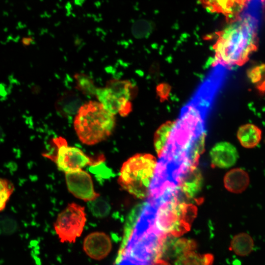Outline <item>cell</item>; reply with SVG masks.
<instances>
[{"label": "cell", "instance_id": "cell-24", "mask_svg": "<svg viewBox=\"0 0 265 265\" xmlns=\"http://www.w3.org/2000/svg\"><path fill=\"white\" fill-rule=\"evenodd\" d=\"M175 265H203L202 255L189 252L178 258Z\"/></svg>", "mask_w": 265, "mask_h": 265}, {"label": "cell", "instance_id": "cell-5", "mask_svg": "<svg viewBox=\"0 0 265 265\" xmlns=\"http://www.w3.org/2000/svg\"><path fill=\"white\" fill-rule=\"evenodd\" d=\"M157 162L149 154H137L125 161L118 178L120 186L136 198L144 199L149 196Z\"/></svg>", "mask_w": 265, "mask_h": 265}, {"label": "cell", "instance_id": "cell-6", "mask_svg": "<svg viewBox=\"0 0 265 265\" xmlns=\"http://www.w3.org/2000/svg\"><path fill=\"white\" fill-rule=\"evenodd\" d=\"M53 143L56 147L53 154L45 153L43 156L53 161L60 170L65 173L81 170L87 165L93 166L103 162V155L89 157L80 149L68 146L66 140L62 137L54 138Z\"/></svg>", "mask_w": 265, "mask_h": 265}, {"label": "cell", "instance_id": "cell-1", "mask_svg": "<svg viewBox=\"0 0 265 265\" xmlns=\"http://www.w3.org/2000/svg\"><path fill=\"white\" fill-rule=\"evenodd\" d=\"M214 94L199 88L175 121L159 162L172 171L196 166L204 150L206 117Z\"/></svg>", "mask_w": 265, "mask_h": 265}, {"label": "cell", "instance_id": "cell-21", "mask_svg": "<svg viewBox=\"0 0 265 265\" xmlns=\"http://www.w3.org/2000/svg\"><path fill=\"white\" fill-rule=\"evenodd\" d=\"M74 77L78 89L84 94L95 95L97 88L91 79L82 74H77Z\"/></svg>", "mask_w": 265, "mask_h": 265}, {"label": "cell", "instance_id": "cell-17", "mask_svg": "<svg viewBox=\"0 0 265 265\" xmlns=\"http://www.w3.org/2000/svg\"><path fill=\"white\" fill-rule=\"evenodd\" d=\"M254 242L248 234L244 233L238 234L234 237L231 241L230 249L237 255L245 256L252 251Z\"/></svg>", "mask_w": 265, "mask_h": 265}, {"label": "cell", "instance_id": "cell-4", "mask_svg": "<svg viewBox=\"0 0 265 265\" xmlns=\"http://www.w3.org/2000/svg\"><path fill=\"white\" fill-rule=\"evenodd\" d=\"M115 126L114 115L98 102L82 105L76 113L74 127L80 141L86 145L97 144L107 138Z\"/></svg>", "mask_w": 265, "mask_h": 265}, {"label": "cell", "instance_id": "cell-29", "mask_svg": "<svg viewBox=\"0 0 265 265\" xmlns=\"http://www.w3.org/2000/svg\"><path fill=\"white\" fill-rule=\"evenodd\" d=\"M22 43L25 46H28L33 42V38L30 37H25L22 39Z\"/></svg>", "mask_w": 265, "mask_h": 265}, {"label": "cell", "instance_id": "cell-27", "mask_svg": "<svg viewBox=\"0 0 265 265\" xmlns=\"http://www.w3.org/2000/svg\"><path fill=\"white\" fill-rule=\"evenodd\" d=\"M170 92L171 86L166 83H160L157 87V93L161 102L167 100Z\"/></svg>", "mask_w": 265, "mask_h": 265}, {"label": "cell", "instance_id": "cell-15", "mask_svg": "<svg viewBox=\"0 0 265 265\" xmlns=\"http://www.w3.org/2000/svg\"><path fill=\"white\" fill-rule=\"evenodd\" d=\"M237 137L242 146L253 148L259 144L262 138V131L254 124H246L238 128Z\"/></svg>", "mask_w": 265, "mask_h": 265}, {"label": "cell", "instance_id": "cell-20", "mask_svg": "<svg viewBox=\"0 0 265 265\" xmlns=\"http://www.w3.org/2000/svg\"><path fill=\"white\" fill-rule=\"evenodd\" d=\"M197 247L195 241L192 239L186 238L176 239L174 241L172 246L173 258H179L190 251H194Z\"/></svg>", "mask_w": 265, "mask_h": 265}, {"label": "cell", "instance_id": "cell-26", "mask_svg": "<svg viewBox=\"0 0 265 265\" xmlns=\"http://www.w3.org/2000/svg\"><path fill=\"white\" fill-rule=\"evenodd\" d=\"M90 170L100 178H108L112 175L111 171L103 164V162L91 166Z\"/></svg>", "mask_w": 265, "mask_h": 265}, {"label": "cell", "instance_id": "cell-23", "mask_svg": "<svg viewBox=\"0 0 265 265\" xmlns=\"http://www.w3.org/2000/svg\"><path fill=\"white\" fill-rule=\"evenodd\" d=\"M18 229V223L13 217L8 215L0 216V234L11 235Z\"/></svg>", "mask_w": 265, "mask_h": 265}, {"label": "cell", "instance_id": "cell-18", "mask_svg": "<svg viewBox=\"0 0 265 265\" xmlns=\"http://www.w3.org/2000/svg\"><path fill=\"white\" fill-rule=\"evenodd\" d=\"M175 121L165 122L159 127L154 135V144L159 157L161 154L167 143Z\"/></svg>", "mask_w": 265, "mask_h": 265}, {"label": "cell", "instance_id": "cell-10", "mask_svg": "<svg viewBox=\"0 0 265 265\" xmlns=\"http://www.w3.org/2000/svg\"><path fill=\"white\" fill-rule=\"evenodd\" d=\"M203 6L211 12L224 15L229 23L238 15L250 0H199Z\"/></svg>", "mask_w": 265, "mask_h": 265}, {"label": "cell", "instance_id": "cell-3", "mask_svg": "<svg viewBox=\"0 0 265 265\" xmlns=\"http://www.w3.org/2000/svg\"><path fill=\"white\" fill-rule=\"evenodd\" d=\"M217 34L213 46L215 53L214 66L219 65L230 68L241 66L257 50V34L250 17H238Z\"/></svg>", "mask_w": 265, "mask_h": 265}, {"label": "cell", "instance_id": "cell-25", "mask_svg": "<svg viewBox=\"0 0 265 265\" xmlns=\"http://www.w3.org/2000/svg\"><path fill=\"white\" fill-rule=\"evenodd\" d=\"M265 65L264 64L254 66L250 68L247 73L250 80L254 83L259 82L264 74Z\"/></svg>", "mask_w": 265, "mask_h": 265}, {"label": "cell", "instance_id": "cell-8", "mask_svg": "<svg viewBox=\"0 0 265 265\" xmlns=\"http://www.w3.org/2000/svg\"><path fill=\"white\" fill-rule=\"evenodd\" d=\"M65 180L69 191L79 199L90 201L100 196L94 190L90 175L81 169L65 173Z\"/></svg>", "mask_w": 265, "mask_h": 265}, {"label": "cell", "instance_id": "cell-28", "mask_svg": "<svg viewBox=\"0 0 265 265\" xmlns=\"http://www.w3.org/2000/svg\"><path fill=\"white\" fill-rule=\"evenodd\" d=\"M203 265H212L213 262V256L211 254H206L202 255Z\"/></svg>", "mask_w": 265, "mask_h": 265}, {"label": "cell", "instance_id": "cell-7", "mask_svg": "<svg viewBox=\"0 0 265 265\" xmlns=\"http://www.w3.org/2000/svg\"><path fill=\"white\" fill-rule=\"evenodd\" d=\"M85 222L84 208L72 203L58 214L54 229L61 242L74 243L81 235Z\"/></svg>", "mask_w": 265, "mask_h": 265}, {"label": "cell", "instance_id": "cell-12", "mask_svg": "<svg viewBox=\"0 0 265 265\" xmlns=\"http://www.w3.org/2000/svg\"><path fill=\"white\" fill-rule=\"evenodd\" d=\"M210 154L212 165L220 168L232 167L238 158L236 147L226 141L216 143L211 149Z\"/></svg>", "mask_w": 265, "mask_h": 265}, {"label": "cell", "instance_id": "cell-22", "mask_svg": "<svg viewBox=\"0 0 265 265\" xmlns=\"http://www.w3.org/2000/svg\"><path fill=\"white\" fill-rule=\"evenodd\" d=\"M14 190V185L10 181L0 178V212L5 209Z\"/></svg>", "mask_w": 265, "mask_h": 265}, {"label": "cell", "instance_id": "cell-31", "mask_svg": "<svg viewBox=\"0 0 265 265\" xmlns=\"http://www.w3.org/2000/svg\"><path fill=\"white\" fill-rule=\"evenodd\" d=\"M4 136L5 135L4 132L2 128L0 126V144L3 141Z\"/></svg>", "mask_w": 265, "mask_h": 265}, {"label": "cell", "instance_id": "cell-9", "mask_svg": "<svg viewBox=\"0 0 265 265\" xmlns=\"http://www.w3.org/2000/svg\"><path fill=\"white\" fill-rule=\"evenodd\" d=\"M95 95L99 102L113 115L119 113L122 116H127L132 110V104L109 87L97 88Z\"/></svg>", "mask_w": 265, "mask_h": 265}, {"label": "cell", "instance_id": "cell-13", "mask_svg": "<svg viewBox=\"0 0 265 265\" xmlns=\"http://www.w3.org/2000/svg\"><path fill=\"white\" fill-rule=\"evenodd\" d=\"M203 183V176L199 169L196 166H191L181 174L177 185L187 198L194 199L201 192Z\"/></svg>", "mask_w": 265, "mask_h": 265}, {"label": "cell", "instance_id": "cell-2", "mask_svg": "<svg viewBox=\"0 0 265 265\" xmlns=\"http://www.w3.org/2000/svg\"><path fill=\"white\" fill-rule=\"evenodd\" d=\"M174 188L167 187L156 195L149 196L134 228L151 229L176 238L189 231L197 208L180 200Z\"/></svg>", "mask_w": 265, "mask_h": 265}, {"label": "cell", "instance_id": "cell-30", "mask_svg": "<svg viewBox=\"0 0 265 265\" xmlns=\"http://www.w3.org/2000/svg\"><path fill=\"white\" fill-rule=\"evenodd\" d=\"M153 265H171L164 260L159 259L156 260Z\"/></svg>", "mask_w": 265, "mask_h": 265}, {"label": "cell", "instance_id": "cell-16", "mask_svg": "<svg viewBox=\"0 0 265 265\" xmlns=\"http://www.w3.org/2000/svg\"><path fill=\"white\" fill-rule=\"evenodd\" d=\"M82 105L81 99L74 92H68L63 94L57 101V111L63 116L75 114Z\"/></svg>", "mask_w": 265, "mask_h": 265}, {"label": "cell", "instance_id": "cell-11", "mask_svg": "<svg viewBox=\"0 0 265 265\" xmlns=\"http://www.w3.org/2000/svg\"><path fill=\"white\" fill-rule=\"evenodd\" d=\"M83 247L90 257L101 260L110 252L112 244L108 235L103 232H96L89 234L85 238Z\"/></svg>", "mask_w": 265, "mask_h": 265}, {"label": "cell", "instance_id": "cell-14", "mask_svg": "<svg viewBox=\"0 0 265 265\" xmlns=\"http://www.w3.org/2000/svg\"><path fill=\"white\" fill-rule=\"evenodd\" d=\"M249 181V177L247 172L239 168L229 170L225 174L223 180L226 189L234 193L244 191L248 187Z\"/></svg>", "mask_w": 265, "mask_h": 265}, {"label": "cell", "instance_id": "cell-19", "mask_svg": "<svg viewBox=\"0 0 265 265\" xmlns=\"http://www.w3.org/2000/svg\"><path fill=\"white\" fill-rule=\"evenodd\" d=\"M88 202V208L93 216L102 218L106 216L109 213L111 209L110 204L104 198L99 196Z\"/></svg>", "mask_w": 265, "mask_h": 265}]
</instances>
